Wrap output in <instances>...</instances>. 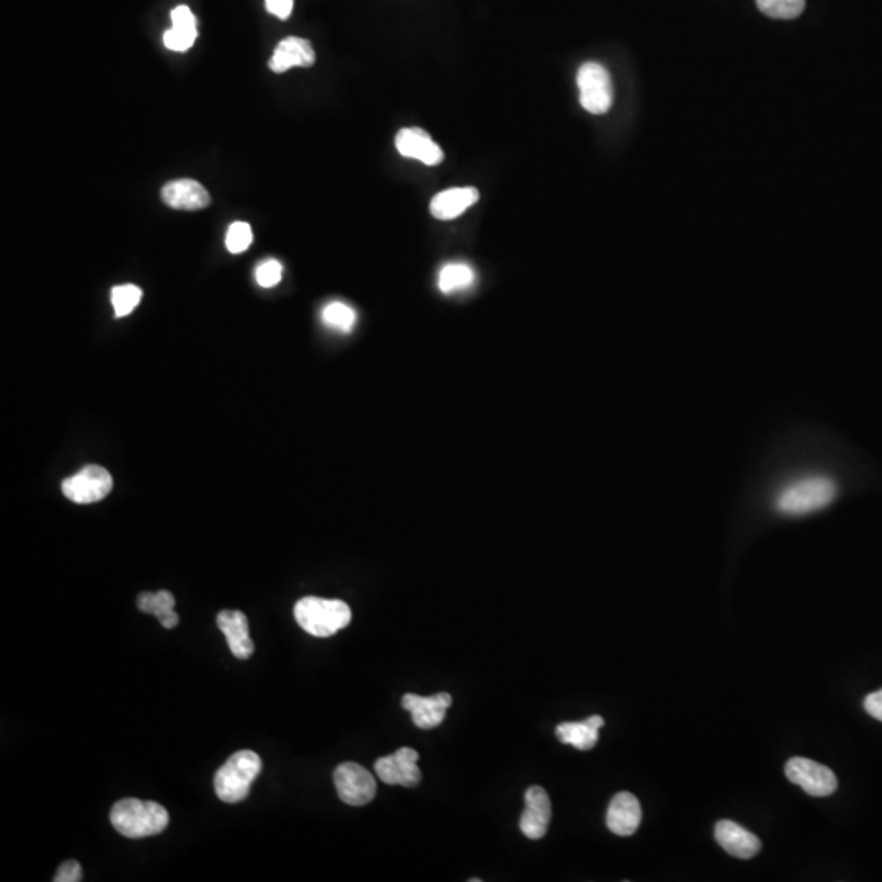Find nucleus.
Here are the masks:
<instances>
[{"mask_svg":"<svg viewBox=\"0 0 882 882\" xmlns=\"http://www.w3.org/2000/svg\"><path fill=\"white\" fill-rule=\"evenodd\" d=\"M322 322L330 329L339 330L342 334H350L357 324V312L345 303L334 301L322 309Z\"/></svg>","mask_w":882,"mask_h":882,"instance_id":"5701e85b","label":"nucleus"},{"mask_svg":"<svg viewBox=\"0 0 882 882\" xmlns=\"http://www.w3.org/2000/svg\"><path fill=\"white\" fill-rule=\"evenodd\" d=\"M453 703L450 693H437V695L419 696L414 693L402 698V708L412 714V721L419 729H435L445 721L446 711Z\"/></svg>","mask_w":882,"mask_h":882,"instance_id":"9b49d317","label":"nucleus"},{"mask_svg":"<svg viewBox=\"0 0 882 882\" xmlns=\"http://www.w3.org/2000/svg\"><path fill=\"white\" fill-rule=\"evenodd\" d=\"M757 7L768 17L793 20L806 9V0H757Z\"/></svg>","mask_w":882,"mask_h":882,"instance_id":"b1692460","label":"nucleus"},{"mask_svg":"<svg viewBox=\"0 0 882 882\" xmlns=\"http://www.w3.org/2000/svg\"><path fill=\"white\" fill-rule=\"evenodd\" d=\"M172 28L164 33V45L172 51H188L198 36L196 18L187 5H179L172 10Z\"/></svg>","mask_w":882,"mask_h":882,"instance_id":"6ab92c4d","label":"nucleus"},{"mask_svg":"<svg viewBox=\"0 0 882 882\" xmlns=\"http://www.w3.org/2000/svg\"><path fill=\"white\" fill-rule=\"evenodd\" d=\"M293 4V0H265V7H267L268 12L275 15V17L281 18V20H286V18L290 17L291 12H293Z\"/></svg>","mask_w":882,"mask_h":882,"instance_id":"c85d7f7f","label":"nucleus"},{"mask_svg":"<svg viewBox=\"0 0 882 882\" xmlns=\"http://www.w3.org/2000/svg\"><path fill=\"white\" fill-rule=\"evenodd\" d=\"M54 882H79L82 881V866L77 861H64L59 866L58 873L54 876Z\"/></svg>","mask_w":882,"mask_h":882,"instance_id":"cd10ccee","label":"nucleus"},{"mask_svg":"<svg viewBox=\"0 0 882 882\" xmlns=\"http://www.w3.org/2000/svg\"><path fill=\"white\" fill-rule=\"evenodd\" d=\"M294 618L311 636L330 637L347 628L352 621V610L342 600L304 597L294 605Z\"/></svg>","mask_w":882,"mask_h":882,"instance_id":"7ed1b4c3","label":"nucleus"},{"mask_svg":"<svg viewBox=\"0 0 882 882\" xmlns=\"http://www.w3.org/2000/svg\"><path fill=\"white\" fill-rule=\"evenodd\" d=\"M716 842L721 845L729 855L740 860H750L762 850V842L755 833L744 829L742 825L735 824L732 820H719L714 829Z\"/></svg>","mask_w":882,"mask_h":882,"instance_id":"f8f14e48","label":"nucleus"},{"mask_svg":"<svg viewBox=\"0 0 882 882\" xmlns=\"http://www.w3.org/2000/svg\"><path fill=\"white\" fill-rule=\"evenodd\" d=\"M252 228L247 223H234L226 234V247L231 254H242L252 244Z\"/></svg>","mask_w":882,"mask_h":882,"instance_id":"a878e982","label":"nucleus"},{"mask_svg":"<svg viewBox=\"0 0 882 882\" xmlns=\"http://www.w3.org/2000/svg\"><path fill=\"white\" fill-rule=\"evenodd\" d=\"M113 489V479L102 466H85L82 471L67 477L63 482V494L74 504H95L105 499Z\"/></svg>","mask_w":882,"mask_h":882,"instance_id":"6e6552de","label":"nucleus"},{"mask_svg":"<svg viewBox=\"0 0 882 882\" xmlns=\"http://www.w3.org/2000/svg\"><path fill=\"white\" fill-rule=\"evenodd\" d=\"M553 806L548 793L541 786H531L525 793V811L520 817V829L530 840H539L548 832Z\"/></svg>","mask_w":882,"mask_h":882,"instance_id":"9d476101","label":"nucleus"},{"mask_svg":"<svg viewBox=\"0 0 882 882\" xmlns=\"http://www.w3.org/2000/svg\"><path fill=\"white\" fill-rule=\"evenodd\" d=\"M396 147L399 154L415 159L422 164L437 165L443 161V151L427 131L420 128H404L396 136Z\"/></svg>","mask_w":882,"mask_h":882,"instance_id":"dca6fc26","label":"nucleus"},{"mask_svg":"<svg viewBox=\"0 0 882 882\" xmlns=\"http://www.w3.org/2000/svg\"><path fill=\"white\" fill-rule=\"evenodd\" d=\"M262 767V758L252 750L234 753L214 775L216 796L228 804L244 801Z\"/></svg>","mask_w":882,"mask_h":882,"instance_id":"20e7f679","label":"nucleus"},{"mask_svg":"<svg viewBox=\"0 0 882 882\" xmlns=\"http://www.w3.org/2000/svg\"><path fill=\"white\" fill-rule=\"evenodd\" d=\"M784 773L791 783L798 784L809 796L827 798L838 788L837 776L825 765L809 758H789Z\"/></svg>","mask_w":882,"mask_h":882,"instance_id":"423d86ee","label":"nucleus"},{"mask_svg":"<svg viewBox=\"0 0 882 882\" xmlns=\"http://www.w3.org/2000/svg\"><path fill=\"white\" fill-rule=\"evenodd\" d=\"M865 709L869 716L882 721V690L874 691L871 695L866 696Z\"/></svg>","mask_w":882,"mask_h":882,"instance_id":"c756f323","label":"nucleus"},{"mask_svg":"<svg viewBox=\"0 0 882 882\" xmlns=\"http://www.w3.org/2000/svg\"><path fill=\"white\" fill-rule=\"evenodd\" d=\"M605 726L602 716H590L580 722H562L556 727L557 739L577 750H590L597 745L598 731Z\"/></svg>","mask_w":882,"mask_h":882,"instance_id":"aec40b11","label":"nucleus"},{"mask_svg":"<svg viewBox=\"0 0 882 882\" xmlns=\"http://www.w3.org/2000/svg\"><path fill=\"white\" fill-rule=\"evenodd\" d=\"M334 783L342 799L348 806H366L376 796L375 776L358 763L345 762L334 771Z\"/></svg>","mask_w":882,"mask_h":882,"instance_id":"0eeeda50","label":"nucleus"},{"mask_svg":"<svg viewBox=\"0 0 882 882\" xmlns=\"http://www.w3.org/2000/svg\"><path fill=\"white\" fill-rule=\"evenodd\" d=\"M143 291L136 285L115 286L112 290V304L116 317L130 316L138 308Z\"/></svg>","mask_w":882,"mask_h":882,"instance_id":"393cba45","label":"nucleus"},{"mask_svg":"<svg viewBox=\"0 0 882 882\" xmlns=\"http://www.w3.org/2000/svg\"><path fill=\"white\" fill-rule=\"evenodd\" d=\"M314 63H316V53L311 43L298 36H288L278 43L268 66L273 72L281 74L291 67H311Z\"/></svg>","mask_w":882,"mask_h":882,"instance_id":"f3484780","label":"nucleus"},{"mask_svg":"<svg viewBox=\"0 0 882 882\" xmlns=\"http://www.w3.org/2000/svg\"><path fill=\"white\" fill-rule=\"evenodd\" d=\"M162 200L174 210L198 211L210 206L211 196L200 182L180 179L162 188Z\"/></svg>","mask_w":882,"mask_h":882,"instance_id":"4468645a","label":"nucleus"},{"mask_svg":"<svg viewBox=\"0 0 882 882\" xmlns=\"http://www.w3.org/2000/svg\"><path fill=\"white\" fill-rule=\"evenodd\" d=\"M580 105L593 115H603L613 105V82L602 64L585 63L577 74Z\"/></svg>","mask_w":882,"mask_h":882,"instance_id":"39448f33","label":"nucleus"},{"mask_svg":"<svg viewBox=\"0 0 882 882\" xmlns=\"http://www.w3.org/2000/svg\"><path fill=\"white\" fill-rule=\"evenodd\" d=\"M479 196L474 187L448 188L433 198L430 213L440 221H450L476 205Z\"/></svg>","mask_w":882,"mask_h":882,"instance_id":"a211bd4d","label":"nucleus"},{"mask_svg":"<svg viewBox=\"0 0 882 882\" xmlns=\"http://www.w3.org/2000/svg\"><path fill=\"white\" fill-rule=\"evenodd\" d=\"M642 820L641 802L631 793L616 794L606 811V825L618 837H631Z\"/></svg>","mask_w":882,"mask_h":882,"instance_id":"ddd939ff","label":"nucleus"},{"mask_svg":"<svg viewBox=\"0 0 882 882\" xmlns=\"http://www.w3.org/2000/svg\"><path fill=\"white\" fill-rule=\"evenodd\" d=\"M136 603L143 613L156 616L165 629H174L179 624V615L174 611L175 597L169 590L141 593Z\"/></svg>","mask_w":882,"mask_h":882,"instance_id":"412c9836","label":"nucleus"},{"mask_svg":"<svg viewBox=\"0 0 882 882\" xmlns=\"http://www.w3.org/2000/svg\"><path fill=\"white\" fill-rule=\"evenodd\" d=\"M837 482L825 474H802L786 482L775 495L776 512L784 517H806L837 499Z\"/></svg>","mask_w":882,"mask_h":882,"instance_id":"f257e3e1","label":"nucleus"},{"mask_svg":"<svg viewBox=\"0 0 882 882\" xmlns=\"http://www.w3.org/2000/svg\"><path fill=\"white\" fill-rule=\"evenodd\" d=\"M476 275L466 263H448L438 275V288L445 294L458 293L473 286Z\"/></svg>","mask_w":882,"mask_h":882,"instance_id":"4be33fe9","label":"nucleus"},{"mask_svg":"<svg viewBox=\"0 0 882 882\" xmlns=\"http://www.w3.org/2000/svg\"><path fill=\"white\" fill-rule=\"evenodd\" d=\"M169 812L161 804L141 799H121L110 811V822L126 838L154 837L169 825Z\"/></svg>","mask_w":882,"mask_h":882,"instance_id":"f03ea898","label":"nucleus"},{"mask_svg":"<svg viewBox=\"0 0 882 882\" xmlns=\"http://www.w3.org/2000/svg\"><path fill=\"white\" fill-rule=\"evenodd\" d=\"M419 752L409 747H402L388 757L379 758L375 763L376 775L389 786L415 788L422 781V771L417 767Z\"/></svg>","mask_w":882,"mask_h":882,"instance_id":"1a4fd4ad","label":"nucleus"},{"mask_svg":"<svg viewBox=\"0 0 882 882\" xmlns=\"http://www.w3.org/2000/svg\"><path fill=\"white\" fill-rule=\"evenodd\" d=\"M216 621L234 657L241 660L249 659L250 655L254 654L255 646L250 637L247 616L242 611L224 610L219 613Z\"/></svg>","mask_w":882,"mask_h":882,"instance_id":"2eb2a0df","label":"nucleus"},{"mask_svg":"<svg viewBox=\"0 0 882 882\" xmlns=\"http://www.w3.org/2000/svg\"><path fill=\"white\" fill-rule=\"evenodd\" d=\"M281 278H283V267L278 260H267V262L260 263L255 270V280L262 288L277 286Z\"/></svg>","mask_w":882,"mask_h":882,"instance_id":"bb28decb","label":"nucleus"}]
</instances>
